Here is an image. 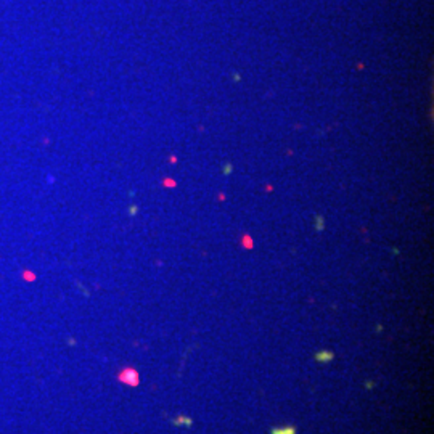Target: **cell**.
<instances>
[{
  "label": "cell",
  "mask_w": 434,
  "mask_h": 434,
  "mask_svg": "<svg viewBox=\"0 0 434 434\" xmlns=\"http://www.w3.org/2000/svg\"><path fill=\"white\" fill-rule=\"evenodd\" d=\"M296 431L293 428H278V430H273L272 434H294Z\"/></svg>",
  "instance_id": "cell-2"
},
{
  "label": "cell",
  "mask_w": 434,
  "mask_h": 434,
  "mask_svg": "<svg viewBox=\"0 0 434 434\" xmlns=\"http://www.w3.org/2000/svg\"><path fill=\"white\" fill-rule=\"evenodd\" d=\"M121 381L125 383V384H132V386H135V384L139 383V375H137L135 370L127 369V370H124L123 373H121Z\"/></svg>",
  "instance_id": "cell-1"
}]
</instances>
